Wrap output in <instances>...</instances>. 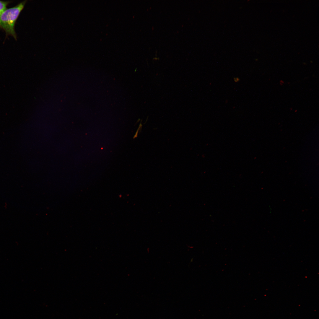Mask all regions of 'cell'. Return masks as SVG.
I'll return each instance as SVG.
<instances>
[{
    "mask_svg": "<svg viewBox=\"0 0 319 319\" xmlns=\"http://www.w3.org/2000/svg\"><path fill=\"white\" fill-rule=\"evenodd\" d=\"M26 1H24L14 7L6 9L0 14V27L4 30L6 35L12 36L15 39L17 36L15 25Z\"/></svg>",
    "mask_w": 319,
    "mask_h": 319,
    "instance_id": "1",
    "label": "cell"
},
{
    "mask_svg": "<svg viewBox=\"0 0 319 319\" xmlns=\"http://www.w3.org/2000/svg\"><path fill=\"white\" fill-rule=\"evenodd\" d=\"M9 2V1H0V14L6 9L7 6Z\"/></svg>",
    "mask_w": 319,
    "mask_h": 319,
    "instance_id": "2",
    "label": "cell"
}]
</instances>
